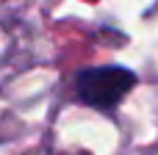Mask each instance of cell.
I'll return each mask as SVG.
<instances>
[{
  "mask_svg": "<svg viewBox=\"0 0 158 155\" xmlns=\"http://www.w3.org/2000/svg\"><path fill=\"white\" fill-rule=\"evenodd\" d=\"M139 75L119 64H100V67H83L72 75V92L75 97L103 114L117 111L125 97L136 89Z\"/></svg>",
  "mask_w": 158,
  "mask_h": 155,
  "instance_id": "cell-1",
  "label": "cell"
},
{
  "mask_svg": "<svg viewBox=\"0 0 158 155\" xmlns=\"http://www.w3.org/2000/svg\"><path fill=\"white\" fill-rule=\"evenodd\" d=\"M58 155H92V153H86V150H75V153H58Z\"/></svg>",
  "mask_w": 158,
  "mask_h": 155,
  "instance_id": "cell-2",
  "label": "cell"
}]
</instances>
